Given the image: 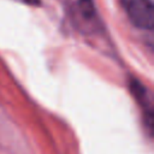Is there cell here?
I'll list each match as a JSON object with an SVG mask.
<instances>
[{"label":"cell","instance_id":"6da1fadb","mask_svg":"<svg viewBox=\"0 0 154 154\" xmlns=\"http://www.w3.org/2000/svg\"><path fill=\"white\" fill-rule=\"evenodd\" d=\"M130 22L144 30L154 26V8L152 0H120Z\"/></svg>","mask_w":154,"mask_h":154},{"label":"cell","instance_id":"7a4b0ae2","mask_svg":"<svg viewBox=\"0 0 154 154\" xmlns=\"http://www.w3.org/2000/svg\"><path fill=\"white\" fill-rule=\"evenodd\" d=\"M130 89L134 94V96L136 97V100L143 105L144 111L149 114V117H153V112H152V103L147 96V90L146 88L137 81V79H131L130 81Z\"/></svg>","mask_w":154,"mask_h":154},{"label":"cell","instance_id":"3957f363","mask_svg":"<svg viewBox=\"0 0 154 154\" xmlns=\"http://www.w3.org/2000/svg\"><path fill=\"white\" fill-rule=\"evenodd\" d=\"M22 2L26 4V5H30V6H38L40 5V0H20Z\"/></svg>","mask_w":154,"mask_h":154}]
</instances>
